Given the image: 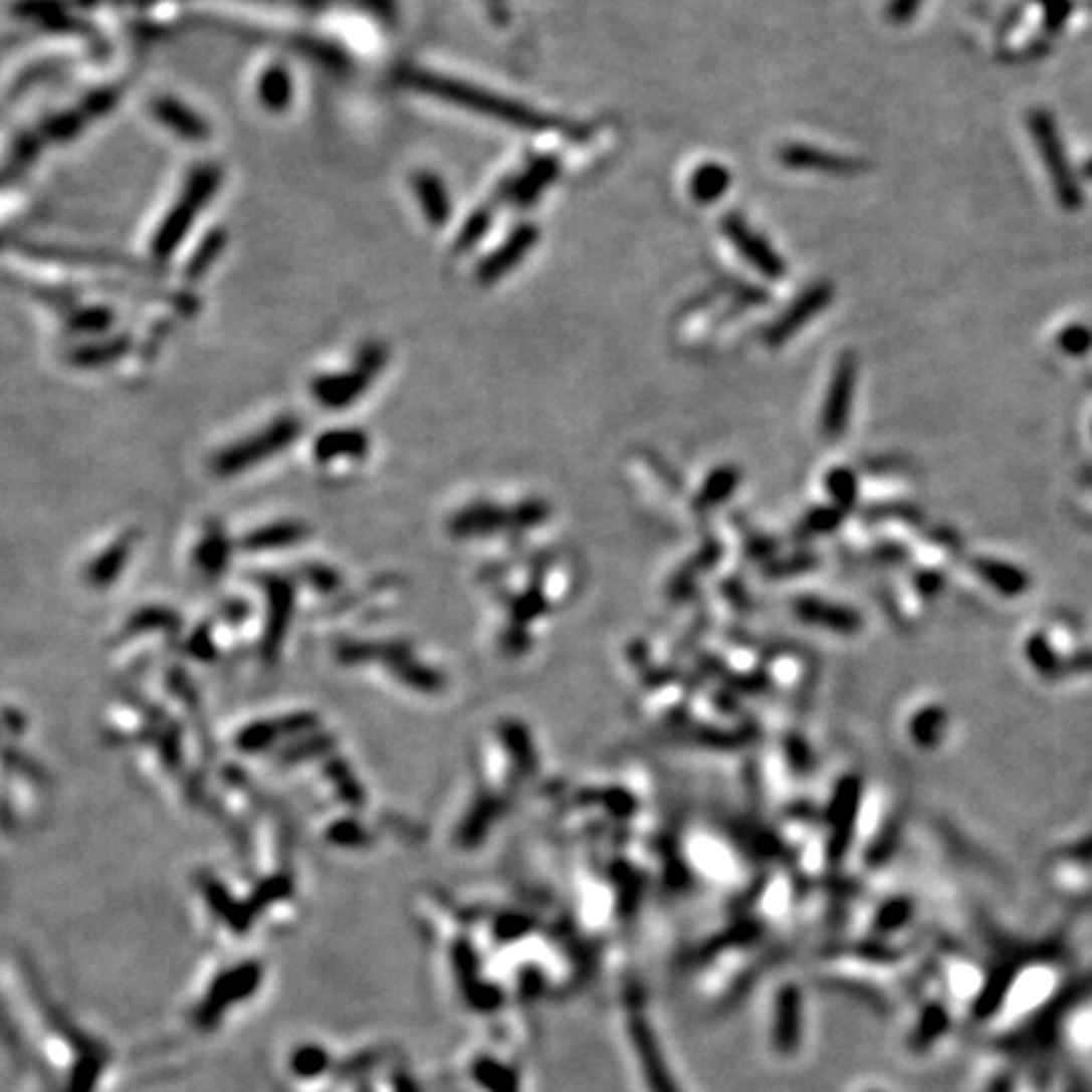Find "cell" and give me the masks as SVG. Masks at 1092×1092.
<instances>
[{
    "label": "cell",
    "mask_w": 1092,
    "mask_h": 1092,
    "mask_svg": "<svg viewBox=\"0 0 1092 1092\" xmlns=\"http://www.w3.org/2000/svg\"><path fill=\"white\" fill-rule=\"evenodd\" d=\"M420 81H423V89L445 96V99L458 101V104L468 106V110H476L488 117H496V120H503L506 125L521 127V130H550L552 127L550 117L538 115V112L528 110V106L513 104V101L501 99V96H491L488 91L473 89V86H463V84H450V81L445 79H425V76Z\"/></svg>",
    "instance_id": "6da1fadb"
},
{
    "label": "cell",
    "mask_w": 1092,
    "mask_h": 1092,
    "mask_svg": "<svg viewBox=\"0 0 1092 1092\" xmlns=\"http://www.w3.org/2000/svg\"><path fill=\"white\" fill-rule=\"evenodd\" d=\"M1030 130L1035 135L1037 147L1042 152V160L1047 165V173L1052 175V183H1055V193L1060 198V203L1067 210H1075L1080 205V188H1077L1075 178L1070 173V165L1065 160V150H1062V140L1057 135L1055 120L1045 112H1032L1030 115Z\"/></svg>",
    "instance_id": "7a4b0ae2"
},
{
    "label": "cell",
    "mask_w": 1092,
    "mask_h": 1092,
    "mask_svg": "<svg viewBox=\"0 0 1092 1092\" xmlns=\"http://www.w3.org/2000/svg\"><path fill=\"white\" fill-rule=\"evenodd\" d=\"M723 233H726L728 241L733 243L738 253L756 268L758 273H763L767 278H782L787 273L785 261L769 246L767 238H761L753 228H748L746 220L741 215H726L721 223Z\"/></svg>",
    "instance_id": "3957f363"
},
{
    "label": "cell",
    "mask_w": 1092,
    "mask_h": 1092,
    "mask_svg": "<svg viewBox=\"0 0 1092 1092\" xmlns=\"http://www.w3.org/2000/svg\"><path fill=\"white\" fill-rule=\"evenodd\" d=\"M832 296H835V288H832V283H827V281H822V283H817V286L807 288V291L802 293V296L797 298V301L792 303L790 308H787L785 314H782L777 321H774L772 330L763 335L767 345L779 347V345H785L787 340H792V337H795L797 332L802 330V326L810 324V321L815 319L820 311H825V308L830 306Z\"/></svg>",
    "instance_id": "277c9868"
},
{
    "label": "cell",
    "mask_w": 1092,
    "mask_h": 1092,
    "mask_svg": "<svg viewBox=\"0 0 1092 1092\" xmlns=\"http://www.w3.org/2000/svg\"><path fill=\"white\" fill-rule=\"evenodd\" d=\"M779 160H782V165H787L792 170H812V173L825 175H855L865 170V163H860V160H852L845 158V155H835V152L807 145L782 147Z\"/></svg>",
    "instance_id": "5b68a950"
},
{
    "label": "cell",
    "mask_w": 1092,
    "mask_h": 1092,
    "mask_svg": "<svg viewBox=\"0 0 1092 1092\" xmlns=\"http://www.w3.org/2000/svg\"><path fill=\"white\" fill-rule=\"evenodd\" d=\"M630 1035H633V1045L635 1050H638L640 1065H643L645 1080H648L650 1090L678 1092L668 1067H665L663 1055H660V1047L658 1042H655L653 1030H650V1025L643 1020V1017H640V1014H633V1020H630Z\"/></svg>",
    "instance_id": "8992f818"
},
{
    "label": "cell",
    "mask_w": 1092,
    "mask_h": 1092,
    "mask_svg": "<svg viewBox=\"0 0 1092 1092\" xmlns=\"http://www.w3.org/2000/svg\"><path fill=\"white\" fill-rule=\"evenodd\" d=\"M855 375L857 365L852 355H842L840 365H837L835 377H832L830 398H827V410H825V423L830 430H840L845 423L847 408H850L852 390H855Z\"/></svg>",
    "instance_id": "52a82bcc"
},
{
    "label": "cell",
    "mask_w": 1092,
    "mask_h": 1092,
    "mask_svg": "<svg viewBox=\"0 0 1092 1092\" xmlns=\"http://www.w3.org/2000/svg\"><path fill=\"white\" fill-rule=\"evenodd\" d=\"M728 188H731V173L718 163L700 165L690 178V195L700 205L716 203L718 198L726 195Z\"/></svg>",
    "instance_id": "ba28073f"
},
{
    "label": "cell",
    "mask_w": 1092,
    "mask_h": 1092,
    "mask_svg": "<svg viewBox=\"0 0 1092 1092\" xmlns=\"http://www.w3.org/2000/svg\"><path fill=\"white\" fill-rule=\"evenodd\" d=\"M774 1042L782 1052H792L800 1042V997H797L795 989H785L782 997H779Z\"/></svg>",
    "instance_id": "9c48e42d"
},
{
    "label": "cell",
    "mask_w": 1092,
    "mask_h": 1092,
    "mask_svg": "<svg viewBox=\"0 0 1092 1092\" xmlns=\"http://www.w3.org/2000/svg\"><path fill=\"white\" fill-rule=\"evenodd\" d=\"M533 243H536V230H533L531 225H526V228H518L516 233L511 236V241H508L506 246H503L501 251H498L496 256L491 258V263L486 266V276L488 278H498V276H503L506 271H511V268L516 266L518 258L526 256V253L531 251Z\"/></svg>",
    "instance_id": "30bf717a"
},
{
    "label": "cell",
    "mask_w": 1092,
    "mask_h": 1092,
    "mask_svg": "<svg viewBox=\"0 0 1092 1092\" xmlns=\"http://www.w3.org/2000/svg\"><path fill=\"white\" fill-rule=\"evenodd\" d=\"M286 89H288V79L283 76L281 71L268 73L266 81H263V99H266L268 104L283 106V104H286V99H288Z\"/></svg>",
    "instance_id": "8fae6325"
},
{
    "label": "cell",
    "mask_w": 1092,
    "mask_h": 1092,
    "mask_svg": "<svg viewBox=\"0 0 1092 1092\" xmlns=\"http://www.w3.org/2000/svg\"><path fill=\"white\" fill-rule=\"evenodd\" d=\"M920 3L923 0H890L888 21L895 23V26H903V23H908L918 13Z\"/></svg>",
    "instance_id": "7c38bea8"
},
{
    "label": "cell",
    "mask_w": 1092,
    "mask_h": 1092,
    "mask_svg": "<svg viewBox=\"0 0 1092 1092\" xmlns=\"http://www.w3.org/2000/svg\"><path fill=\"white\" fill-rule=\"evenodd\" d=\"M1060 345L1062 350L1070 352V355H1080V352H1085L1087 345H1090V332L1082 330V326H1070L1067 332H1062Z\"/></svg>",
    "instance_id": "4fadbf2b"
},
{
    "label": "cell",
    "mask_w": 1092,
    "mask_h": 1092,
    "mask_svg": "<svg viewBox=\"0 0 1092 1092\" xmlns=\"http://www.w3.org/2000/svg\"><path fill=\"white\" fill-rule=\"evenodd\" d=\"M1085 175H1087V178H1092V163L1085 168Z\"/></svg>",
    "instance_id": "5bb4252c"
}]
</instances>
